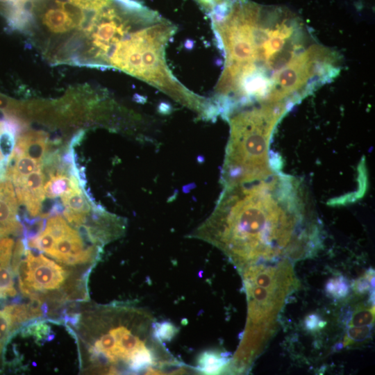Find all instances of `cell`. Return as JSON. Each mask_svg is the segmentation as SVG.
I'll return each mask as SVG.
<instances>
[{"instance_id": "obj_14", "label": "cell", "mask_w": 375, "mask_h": 375, "mask_svg": "<svg viewBox=\"0 0 375 375\" xmlns=\"http://www.w3.org/2000/svg\"><path fill=\"white\" fill-rule=\"evenodd\" d=\"M0 110L6 117L27 121L26 103L0 93Z\"/></svg>"}, {"instance_id": "obj_11", "label": "cell", "mask_w": 375, "mask_h": 375, "mask_svg": "<svg viewBox=\"0 0 375 375\" xmlns=\"http://www.w3.org/2000/svg\"><path fill=\"white\" fill-rule=\"evenodd\" d=\"M231 356L215 350H208L201 353L198 358L195 369L205 374H218L228 372Z\"/></svg>"}, {"instance_id": "obj_13", "label": "cell", "mask_w": 375, "mask_h": 375, "mask_svg": "<svg viewBox=\"0 0 375 375\" xmlns=\"http://www.w3.org/2000/svg\"><path fill=\"white\" fill-rule=\"evenodd\" d=\"M60 198L65 209L75 214L88 215L95 205L81 188L65 192Z\"/></svg>"}, {"instance_id": "obj_10", "label": "cell", "mask_w": 375, "mask_h": 375, "mask_svg": "<svg viewBox=\"0 0 375 375\" xmlns=\"http://www.w3.org/2000/svg\"><path fill=\"white\" fill-rule=\"evenodd\" d=\"M13 247L12 238L6 237L0 239V299L14 297L17 294L11 263Z\"/></svg>"}, {"instance_id": "obj_19", "label": "cell", "mask_w": 375, "mask_h": 375, "mask_svg": "<svg viewBox=\"0 0 375 375\" xmlns=\"http://www.w3.org/2000/svg\"><path fill=\"white\" fill-rule=\"evenodd\" d=\"M154 333L156 338L164 343L170 341L176 335L177 328L169 322H155Z\"/></svg>"}, {"instance_id": "obj_2", "label": "cell", "mask_w": 375, "mask_h": 375, "mask_svg": "<svg viewBox=\"0 0 375 375\" xmlns=\"http://www.w3.org/2000/svg\"><path fill=\"white\" fill-rule=\"evenodd\" d=\"M306 190L274 174L224 188L210 216L190 235L221 250L239 272L253 265L312 256L319 229Z\"/></svg>"}, {"instance_id": "obj_18", "label": "cell", "mask_w": 375, "mask_h": 375, "mask_svg": "<svg viewBox=\"0 0 375 375\" xmlns=\"http://www.w3.org/2000/svg\"><path fill=\"white\" fill-rule=\"evenodd\" d=\"M372 326H349L344 338L342 347L353 343L361 342L371 337Z\"/></svg>"}, {"instance_id": "obj_9", "label": "cell", "mask_w": 375, "mask_h": 375, "mask_svg": "<svg viewBox=\"0 0 375 375\" xmlns=\"http://www.w3.org/2000/svg\"><path fill=\"white\" fill-rule=\"evenodd\" d=\"M49 138L42 131H27L17 135L14 149L42 162L49 148Z\"/></svg>"}, {"instance_id": "obj_16", "label": "cell", "mask_w": 375, "mask_h": 375, "mask_svg": "<svg viewBox=\"0 0 375 375\" xmlns=\"http://www.w3.org/2000/svg\"><path fill=\"white\" fill-rule=\"evenodd\" d=\"M326 290L328 294L335 299H343L350 292V284L344 277L340 276L329 279L326 285Z\"/></svg>"}, {"instance_id": "obj_23", "label": "cell", "mask_w": 375, "mask_h": 375, "mask_svg": "<svg viewBox=\"0 0 375 375\" xmlns=\"http://www.w3.org/2000/svg\"><path fill=\"white\" fill-rule=\"evenodd\" d=\"M0 130H1V121H0ZM3 159H4V158H3L2 154H1V151H0V161L2 160H3ZM5 160H6V159H5Z\"/></svg>"}, {"instance_id": "obj_8", "label": "cell", "mask_w": 375, "mask_h": 375, "mask_svg": "<svg viewBox=\"0 0 375 375\" xmlns=\"http://www.w3.org/2000/svg\"><path fill=\"white\" fill-rule=\"evenodd\" d=\"M22 231L13 184L3 179L0 181V239L19 234Z\"/></svg>"}, {"instance_id": "obj_17", "label": "cell", "mask_w": 375, "mask_h": 375, "mask_svg": "<svg viewBox=\"0 0 375 375\" xmlns=\"http://www.w3.org/2000/svg\"><path fill=\"white\" fill-rule=\"evenodd\" d=\"M374 322V306L361 308L355 311L350 317L349 326H372Z\"/></svg>"}, {"instance_id": "obj_22", "label": "cell", "mask_w": 375, "mask_h": 375, "mask_svg": "<svg viewBox=\"0 0 375 375\" xmlns=\"http://www.w3.org/2000/svg\"><path fill=\"white\" fill-rule=\"evenodd\" d=\"M200 8L208 15L223 0H194Z\"/></svg>"}, {"instance_id": "obj_5", "label": "cell", "mask_w": 375, "mask_h": 375, "mask_svg": "<svg viewBox=\"0 0 375 375\" xmlns=\"http://www.w3.org/2000/svg\"><path fill=\"white\" fill-rule=\"evenodd\" d=\"M17 275L21 292L31 300H42L40 293L59 289L67 277V271L42 254L26 249Z\"/></svg>"}, {"instance_id": "obj_15", "label": "cell", "mask_w": 375, "mask_h": 375, "mask_svg": "<svg viewBox=\"0 0 375 375\" xmlns=\"http://www.w3.org/2000/svg\"><path fill=\"white\" fill-rule=\"evenodd\" d=\"M16 328H17L8 311L4 308L0 310V358L8 339Z\"/></svg>"}, {"instance_id": "obj_6", "label": "cell", "mask_w": 375, "mask_h": 375, "mask_svg": "<svg viewBox=\"0 0 375 375\" xmlns=\"http://www.w3.org/2000/svg\"><path fill=\"white\" fill-rule=\"evenodd\" d=\"M52 239L47 255L66 265L85 264L92 261L99 253L97 245L86 247L79 233L72 228L60 215L50 217L44 228Z\"/></svg>"}, {"instance_id": "obj_4", "label": "cell", "mask_w": 375, "mask_h": 375, "mask_svg": "<svg viewBox=\"0 0 375 375\" xmlns=\"http://www.w3.org/2000/svg\"><path fill=\"white\" fill-rule=\"evenodd\" d=\"M289 109L283 103H256L237 108L224 118L230 127L221 174L224 188L260 180L274 173L268 153L269 142Z\"/></svg>"}, {"instance_id": "obj_3", "label": "cell", "mask_w": 375, "mask_h": 375, "mask_svg": "<svg viewBox=\"0 0 375 375\" xmlns=\"http://www.w3.org/2000/svg\"><path fill=\"white\" fill-rule=\"evenodd\" d=\"M248 312L240 345L231 358L228 372H248L277 327L278 317L288 297L299 285L292 261L258 264L243 269Z\"/></svg>"}, {"instance_id": "obj_12", "label": "cell", "mask_w": 375, "mask_h": 375, "mask_svg": "<svg viewBox=\"0 0 375 375\" xmlns=\"http://www.w3.org/2000/svg\"><path fill=\"white\" fill-rule=\"evenodd\" d=\"M47 176V180L44 183V191L45 196L49 199H55L71 190L81 188L78 178L74 175L54 172Z\"/></svg>"}, {"instance_id": "obj_21", "label": "cell", "mask_w": 375, "mask_h": 375, "mask_svg": "<svg viewBox=\"0 0 375 375\" xmlns=\"http://www.w3.org/2000/svg\"><path fill=\"white\" fill-rule=\"evenodd\" d=\"M326 324L317 315H310L305 319V326L308 330L315 331L317 328H322Z\"/></svg>"}, {"instance_id": "obj_7", "label": "cell", "mask_w": 375, "mask_h": 375, "mask_svg": "<svg viewBox=\"0 0 375 375\" xmlns=\"http://www.w3.org/2000/svg\"><path fill=\"white\" fill-rule=\"evenodd\" d=\"M45 174L42 169L35 171L15 185L18 203L24 205L31 217L40 215L45 199L44 182Z\"/></svg>"}, {"instance_id": "obj_1", "label": "cell", "mask_w": 375, "mask_h": 375, "mask_svg": "<svg viewBox=\"0 0 375 375\" xmlns=\"http://www.w3.org/2000/svg\"><path fill=\"white\" fill-rule=\"evenodd\" d=\"M208 15L225 58L210 99L220 115L256 103L291 107L340 70L339 54L287 8L223 0Z\"/></svg>"}, {"instance_id": "obj_20", "label": "cell", "mask_w": 375, "mask_h": 375, "mask_svg": "<svg viewBox=\"0 0 375 375\" xmlns=\"http://www.w3.org/2000/svg\"><path fill=\"white\" fill-rule=\"evenodd\" d=\"M85 10H98L108 4L110 0H68Z\"/></svg>"}]
</instances>
